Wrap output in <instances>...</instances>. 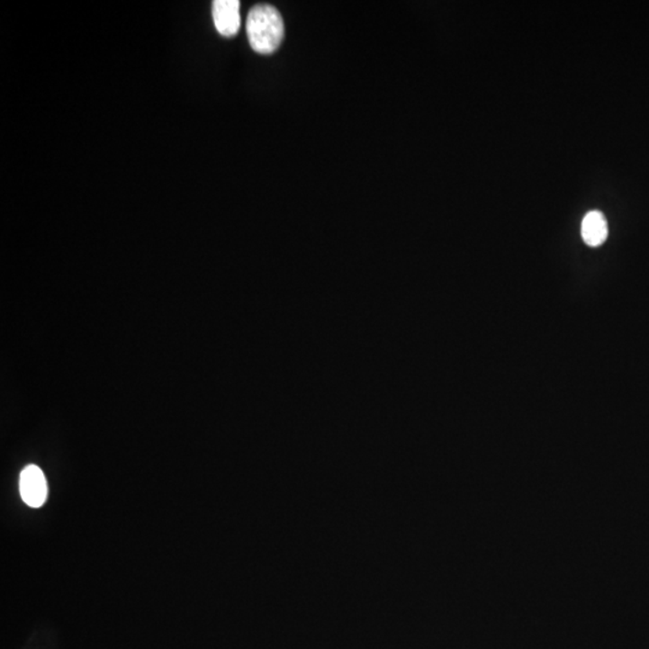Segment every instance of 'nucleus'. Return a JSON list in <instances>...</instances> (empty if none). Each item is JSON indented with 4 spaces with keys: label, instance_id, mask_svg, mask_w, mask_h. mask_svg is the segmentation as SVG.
<instances>
[{
    "label": "nucleus",
    "instance_id": "7ed1b4c3",
    "mask_svg": "<svg viewBox=\"0 0 649 649\" xmlns=\"http://www.w3.org/2000/svg\"><path fill=\"white\" fill-rule=\"evenodd\" d=\"M239 0H215L212 6L214 26L218 33L223 37L232 38L239 33L241 27Z\"/></svg>",
    "mask_w": 649,
    "mask_h": 649
},
{
    "label": "nucleus",
    "instance_id": "f03ea898",
    "mask_svg": "<svg viewBox=\"0 0 649 649\" xmlns=\"http://www.w3.org/2000/svg\"><path fill=\"white\" fill-rule=\"evenodd\" d=\"M21 497L28 507L41 508L48 500V482L44 472L38 465L24 468L20 476Z\"/></svg>",
    "mask_w": 649,
    "mask_h": 649
},
{
    "label": "nucleus",
    "instance_id": "20e7f679",
    "mask_svg": "<svg viewBox=\"0 0 649 649\" xmlns=\"http://www.w3.org/2000/svg\"><path fill=\"white\" fill-rule=\"evenodd\" d=\"M583 241L590 247H599L608 239V227L605 215L599 211H590L583 218L581 227Z\"/></svg>",
    "mask_w": 649,
    "mask_h": 649
},
{
    "label": "nucleus",
    "instance_id": "f257e3e1",
    "mask_svg": "<svg viewBox=\"0 0 649 649\" xmlns=\"http://www.w3.org/2000/svg\"><path fill=\"white\" fill-rule=\"evenodd\" d=\"M247 37L260 55L277 51L284 39V21L281 13L270 5L254 6L247 17Z\"/></svg>",
    "mask_w": 649,
    "mask_h": 649
}]
</instances>
